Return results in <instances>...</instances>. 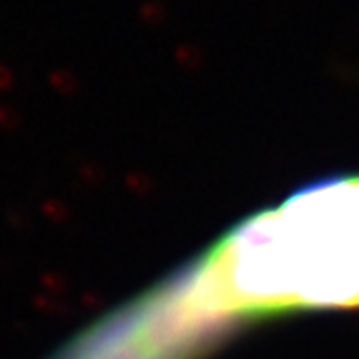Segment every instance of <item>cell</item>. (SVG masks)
Returning <instances> with one entry per match:
<instances>
[{
    "label": "cell",
    "instance_id": "3",
    "mask_svg": "<svg viewBox=\"0 0 359 359\" xmlns=\"http://www.w3.org/2000/svg\"><path fill=\"white\" fill-rule=\"evenodd\" d=\"M13 82L14 76L13 72H11V68L0 65V90H8L13 86Z\"/></svg>",
    "mask_w": 359,
    "mask_h": 359
},
{
    "label": "cell",
    "instance_id": "1",
    "mask_svg": "<svg viewBox=\"0 0 359 359\" xmlns=\"http://www.w3.org/2000/svg\"><path fill=\"white\" fill-rule=\"evenodd\" d=\"M160 295L198 349L236 320L359 306V176L323 180L257 214Z\"/></svg>",
    "mask_w": 359,
    "mask_h": 359
},
{
    "label": "cell",
    "instance_id": "2",
    "mask_svg": "<svg viewBox=\"0 0 359 359\" xmlns=\"http://www.w3.org/2000/svg\"><path fill=\"white\" fill-rule=\"evenodd\" d=\"M48 80H50V84L54 86L56 90H60V92H65L66 86L74 80V78L70 76L66 70H54V72H50V76H48Z\"/></svg>",
    "mask_w": 359,
    "mask_h": 359
}]
</instances>
